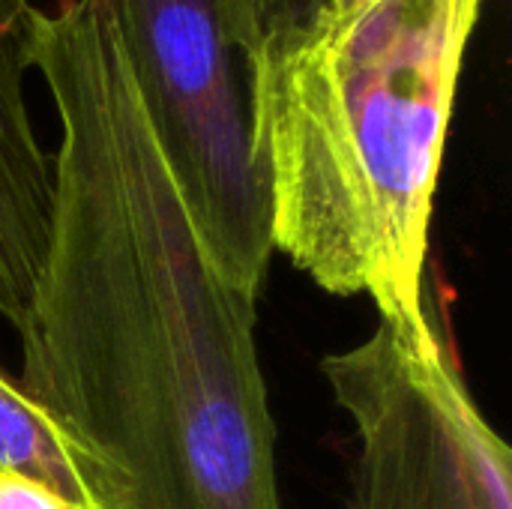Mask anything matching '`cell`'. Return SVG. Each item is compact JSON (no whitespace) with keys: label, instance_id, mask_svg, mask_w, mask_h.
Here are the masks:
<instances>
[{"label":"cell","instance_id":"obj_5","mask_svg":"<svg viewBox=\"0 0 512 509\" xmlns=\"http://www.w3.org/2000/svg\"><path fill=\"white\" fill-rule=\"evenodd\" d=\"M0 474L33 480L72 509H102L63 429L6 372H0Z\"/></svg>","mask_w":512,"mask_h":509},{"label":"cell","instance_id":"obj_2","mask_svg":"<svg viewBox=\"0 0 512 509\" xmlns=\"http://www.w3.org/2000/svg\"><path fill=\"white\" fill-rule=\"evenodd\" d=\"M483 0H327L246 63L273 249L333 297L423 303L435 192Z\"/></svg>","mask_w":512,"mask_h":509},{"label":"cell","instance_id":"obj_6","mask_svg":"<svg viewBox=\"0 0 512 509\" xmlns=\"http://www.w3.org/2000/svg\"><path fill=\"white\" fill-rule=\"evenodd\" d=\"M327 0H219L222 27L243 60H258L294 39Z\"/></svg>","mask_w":512,"mask_h":509},{"label":"cell","instance_id":"obj_4","mask_svg":"<svg viewBox=\"0 0 512 509\" xmlns=\"http://www.w3.org/2000/svg\"><path fill=\"white\" fill-rule=\"evenodd\" d=\"M30 0H0V318L21 327L42 270L54 171L27 102Z\"/></svg>","mask_w":512,"mask_h":509},{"label":"cell","instance_id":"obj_7","mask_svg":"<svg viewBox=\"0 0 512 509\" xmlns=\"http://www.w3.org/2000/svg\"><path fill=\"white\" fill-rule=\"evenodd\" d=\"M0 509H72L63 504L54 492H48L45 486L24 480V477H12V474H0Z\"/></svg>","mask_w":512,"mask_h":509},{"label":"cell","instance_id":"obj_1","mask_svg":"<svg viewBox=\"0 0 512 509\" xmlns=\"http://www.w3.org/2000/svg\"><path fill=\"white\" fill-rule=\"evenodd\" d=\"M60 123L21 387L102 509H282L255 300L210 261L111 0L33 6Z\"/></svg>","mask_w":512,"mask_h":509},{"label":"cell","instance_id":"obj_3","mask_svg":"<svg viewBox=\"0 0 512 509\" xmlns=\"http://www.w3.org/2000/svg\"><path fill=\"white\" fill-rule=\"evenodd\" d=\"M156 138L216 270L258 297L273 261L270 201L252 156L246 60L219 0H111Z\"/></svg>","mask_w":512,"mask_h":509}]
</instances>
